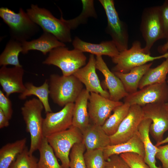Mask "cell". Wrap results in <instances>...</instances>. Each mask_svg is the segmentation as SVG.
I'll list each match as a JSON object with an SVG mask.
<instances>
[{
  "instance_id": "836d02e7",
  "label": "cell",
  "mask_w": 168,
  "mask_h": 168,
  "mask_svg": "<svg viewBox=\"0 0 168 168\" xmlns=\"http://www.w3.org/2000/svg\"><path fill=\"white\" fill-rule=\"evenodd\" d=\"M85 151L86 148L82 142L73 146L69 154L70 168H86L84 159Z\"/></svg>"
},
{
  "instance_id": "f546056e",
  "label": "cell",
  "mask_w": 168,
  "mask_h": 168,
  "mask_svg": "<svg viewBox=\"0 0 168 168\" xmlns=\"http://www.w3.org/2000/svg\"><path fill=\"white\" fill-rule=\"evenodd\" d=\"M38 150L40 153L38 168H63L58 163L54 152L49 144L46 138H43Z\"/></svg>"
},
{
  "instance_id": "60d3db41",
  "label": "cell",
  "mask_w": 168,
  "mask_h": 168,
  "mask_svg": "<svg viewBox=\"0 0 168 168\" xmlns=\"http://www.w3.org/2000/svg\"><path fill=\"white\" fill-rule=\"evenodd\" d=\"M159 52L162 54H164L168 51V41L163 45L159 46L157 48Z\"/></svg>"
},
{
  "instance_id": "d6a6232c",
  "label": "cell",
  "mask_w": 168,
  "mask_h": 168,
  "mask_svg": "<svg viewBox=\"0 0 168 168\" xmlns=\"http://www.w3.org/2000/svg\"><path fill=\"white\" fill-rule=\"evenodd\" d=\"M103 150V148H99L86 151L84 159L86 168H105L106 161Z\"/></svg>"
},
{
  "instance_id": "83f0119b",
  "label": "cell",
  "mask_w": 168,
  "mask_h": 168,
  "mask_svg": "<svg viewBox=\"0 0 168 168\" xmlns=\"http://www.w3.org/2000/svg\"><path fill=\"white\" fill-rule=\"evenodd\" d=\"M22 52L21 42L11 39L0 55V65L2 66L11 65L22 67L18 58L19 54Z\"/></svg>"
},
{
  "instance_id": "7a4b0ae2",
  "label": "cell",
  "mask_w": 168,
  "mask_h": 168,
  "mask_svg": "<svg viewBox=\"0 0 168 168\" xmlns=\"http://www.w3.org/2000/svg\"><path fill=\"white\" fill-rule=\"evenodd\" d=\"M49 81L50 97L55 103L61 107L74 103L84 89L83 84L73 75L52 74Z\"/></svg>"
},
{
  "instance_id": "2e32d148",
  "label": "cell",
  "mask_w": 168,
  "mask_h": 168,
  "mask_svg": "<svg viewBox=\"0 0 168 168\" xmlns=\"http://www.w3.org/2000/svg\"><path fill=\"white\" fill-rule=\"evenodd\" d=\"M24 73L22 67L2 66L0 69V84L7 97L13 93L21 94L24 91L25 87L23 82Z\"/></svg>"
},
{
  "instance_id": "74e56055",
  "label": "cell",
  "mask_w": 168,
  "mask_h": 168,
  "mask_svg": "<svg viewBox=\"0 0 168 168\" xmlns=\"http://www.w3.org/2000/svg\"><path fill=\"white\" fill-rule=\"evenodd\" d=\"M160 9L164 27V39L168 40V0H165L162 4L160 6Z\"/></svg>"
},
{
  "instance_id": "ba28073f",
  "label": "cell",
  "mask_w": 168,
  "mask_h": 168,
  "mask_svg": "<svg viewBox=\"0 0 168 168\" xmlns=\"http://www.w3.org/2000/svg\"><path fill=\"white\" fill-rule=\"evenodd\" d=\"M63 168H69V154L76 144L82 142V134L78 128L72 126L65 130L46 138Z\"/></svg>"
},
{
  "instance_id": "4316f807",
  "label": "cell",
  "mask_w": 168,
  "mask_h": 168,
  "mask_svg": "<svg viewBox=\"0 0 168 168\" xmlns=\"http://www.w3.org/2000/svg\"><path fill=\"white\" fill-rule=\"evenodd\" d=\"M168 73V58L156 67L148 70L140 80L138 88L140 89L148 85L166 82Z\"/></svg>"
},
{
  "instance_id": "9a60e30c",
  "label": "cell",
  "mask_w": 168,
  "mask_h": 168,
  "mask_svg": "<svg viewBox=\"0 0 168 168\" xmlns=\"http://www.w3.org/2000/svg\"><path fill=\"white\" fill-rule=\"evenodd\" d=\"M96 69V59L94 55L91 54L86 64L73 75L84 85L85 89L90 93H98L110 99L109 92L104 90L100 84Z\"/></svg>"
},
{
  "instance_id": "d6986e66",
  "label": "cell",
  "mask_w": 168,
  "mask_h": 168,
  "mask_svg": "<svg viewBox=\"0 0 168 168\" xmlns=\"http://www.w3.org/2000/svg\"><path fill=\"white\" fill-rule=\"evenodd\" d=\"M82 133V142L86 151L103 149L110 145V136L105 132L102 126L90 123Z\"/></svg>"
},
{
  "instance_id": "603a6c76",
  "label": "cell",
  "mask_w": 168,
  "mask_h": 168,
  "mask_svg": "<svg viewBox=\"0 0 168 168\" xmlns=\"http://www.w3.org/2000/svg\"><path fill=\"white\" fill-rule=\"evenodd\" d=\"M152 123L151 119L143 118L138 127V132L144 147V159L150 168H162L161 166H157L156 165V156L159 148L153 145L149 137V128Z\"/></svg>"
},
{
  "instance_id": "52a82bcc",
  "label": "cell",
  "mask_w": 168,
  "mask_h": 168,
  "mask_svg": "<svg viewBox=\"0 0 168 168\" xmlns=\"http://www.w3.org/2000/svg\"><path fill=\"white\" fill-rule=\"evenodd\" d=\"M140 30L145 42V52L151 54L150 50L157 40L164 39V29L160 6L144 8L141 16Z\"/></svg>"
},
{
  "instance_id": "6da1fadb",
  "label": "cell",
  "mask_w": 168,
  "mask_h": 168,
  "mask_svg": "<svg viewBox=\"0 0 168 168\" xmlns=\"http://www.w3.org/2000/svg\"><path fill=\"white\" fill-rule=\"evenodd\" d=\"M60 19L54 17L49 11L39 7L37 5L32 4L26 10V12L31 19L43 31L49 33L63 43L72 41L71 30L64 21L61 10Z\"/></svg>"
},
{
  "instance_id": "cb8c5ba5",
  "label": "cell",
  "mask_w": 168,
  "mask_h": 168,
  "mask_svg": "<svg viewBox=\"0 0 168 168\" xmlns=\"http://www.w3.org/2000/svg\"><path fill=\"white\" fill-rule=\"evenodd\" d=\"M152 64V63H147L135 68L127 73L113 72L121 80L127 92L132 93L138 91L140 80Z\"/></svg>"
},
{
  "instance_id": "1f68e13d",
  "label": "cell",
  "mask_w": 168,
  "mask_h": 168,
  "mask_svg": "<svg viewBox=\"0 0 168 168\" xmlns=\"http://www.w3.org/2000/svg\"><path fill=\"white\" fill-rule=\"evenodd\" d=\"M38 161L37 158L29 152L26 146L17 156L9 168H38Z\"/></svg>"
},
{
  "instance_id": "d590c367",
  "label": "cell",
  "mask_w": 168,
  "mask_h": 168,
  "mask_svg": "<svg viewBox=\"0 0 168 168\" xmlns=\"http://www.w3.org/2000/svg\"><path fill=\"white\" fill-rule=\"evenodd\" d=\"M105 168L131 167L119 155H115L111 156L106 161Z\"/></svg>"
},
{
  "instance_id": "3957f363",
  "label": "cell",
  "mask_w": 168,
  "mask_h": 168,
  "mask_svg": "<svg viewBox=\"0 0 168 168\" xmlns=\"http://www.w3.org/2000/svg\"><path fill=\"white\" fill-rule=\"evenodd\" d=\"M0 17L9 27L11 39L20 42L27 41L39 31V26L22 8L16 13L7 7H1Z\"/></svg>"
},
{
  "instance_id": "b9f144b4",
  "label": "cell",
  "mask_w": 168,
  "mask_h": 168,
  "mask_svg": "<svg viewBox=\"0 0 168 168\" xmlns=\"http://www.w3.org/2000/svg\"><path fill=\"white\" fill-rule=\"evenodd\" d=\"M168 143V136L166 138L163 139L162 141L160 142L159 143L156 144L155 145L156 147H158L161 146L163 144H165L166 143Z\"/></svg>"
},
{
  "instance_id": "8fae6325",
  "label": "cell",
  "mask_w": 168,
  "mask_h": 168,
  "mask_svg": "<svg viewBox=\"0 0 168 168\" xmlns=\"http://www.w3.org/2000/svg\"><path fill=\"white\" fill-rule=\"evenodd\" d=\"M142 107L144 118L152 121L149 133L157 144L163 139L164 133L168 130V111L165 103H151Z\"/></svg>"
},
{
  "instance_id": "7c38bea8",
  "label": "cell",
  "mask_w": 168,
  "mask_h": 168,
  "mask_svg": "<svg viewBox=\"0 0 168 168\" xmlns=\"http://www.w3.org/2000/svg\"><path fill=\"white\" fill-rule=\"evenodd\" d=\"M142 107L137 105H130L128 114L113 135L110 136V145L125 142L138 132V126L143 119Z\"/></svg>"
},
{
  "instance_id": "44dd1931",
  "label": "cell",
  "mask_w": 168,
  "mask_h": 168,
  "mask_svg": "<svg viewBox=\"0 0 168 168\" xmlns=\"http://www.w3.org/2000/svg\"><path fill=\"white\" fill-rule=\"evenodd\" d=\"M90 93L84 88L74 103L72 126L82 133L89 126L90 119L88 110V103Z\"/></svg>"
},
{
  "instance_id": "7bdbcfd3",
  "label": "cell",
  "mask_w": 168,
  "mask_h": 168,
  "mask_svg": "<svg viewBox=\"0 0 168 168\" xmlns=\"http://www.w3.org/2000/svg\"><path fill=\"white\" fill-rule=\"evenodd\" d=\"M165 105L166 109L168 111V102L165 103Z\"/></svg>"
},
{
  "instance_id": "ffe728a7",
  "label": "cell",
  "mask_w": 168,
  "mask_h": 168,
  "mask_svg": "<svg viewBox=\"0 0 168 168\" xmlns=\"http://www.w3.org/2000/svg\"><path fill=\"white\" fill-rule=\"evenodd\" d=\"M103 155L105 160L111 156L128 152L138 154L144 158L145 152L143 143L138 132L127 141L115 145H110L103 148Z\"/></svg>"
},
{
  "instance_id": "7402d4cb",
  "label": "cell",
  "mask_w": 168,
  "mask_h": 168,
  "mask_svg": "<svg viewBox=\"0 0 168 168\" xmlns=\"http://www.w3.org/2000/svg\"><path fill=\"white\" fill-rule=\"evenodd\" d=\"M21 43L23 54H27L30 50H37L45 55L55 48L66 46L64 43L59 41L53 35L44 31L39 38Z\"/></svg>"
},
{
  "instance_id": "d4e9b609",
  "label": "cell",
  "mask_w": 168,
  "mask_h": 168,
  "mask_svg": "<svg viewBox=\"0 0 168 168\" xmlns=\"http://www.w3.org/2000/svg\"><path fill=\"white\" fill-rule=\"evenodd\" d=\"M26 138L7 143L0 149V168H9L17 156L26 147Z\"/></svg>"
},
{
  "instance_id": "e0dca14e",
  "label": "cell",
  "mask_w": 168,
  "mask_h": 168,
  "mask_svg": "<svg viewBox=\"0 0 168 168\" xmlns=\"http://www.w3.org/2000/svg\"><path fill=\"white\" fill-rule=\"evenodd\" d=\"M96 69L100 71L104 77L110 99L118 101L127 96L128 93L126 91L121 80L109 69L102 56H96Z\"/></svg>"
},
{
  "instance_id": "9c48e42d",
  "label": "cell",
  "mask_w": 168,
  "mask_h": 168,
  "mask_svg": "<svg viewBox=\"0 0 168 168\" xmlns=\"http://www.w3.org/2000/svg\"><path fill=\"white\" fill-rule=\"evenodd\" d=\"M105 12L107 33L112 38L119 52L128 49L129 35L127 24L119 16L113 0H99Z\"/></svg>"
},
{
  "instance_id": "ab89813d",
  "label": "cell",
  "mask_w": 168,
  "mask_h": 168,
  "mask_svg": "<svg viewBox=\"0 0 168 168\" xmlns=\"http://www.w3.org/2000/svg\"><path fill=\"white\" fill-rule=\"evenodd\" d=\"M9 120L2 110L0 109V128L8 127L9 125Z\"/></svg>"
},
{
  "instance_id": "4fadbf2b",
  "label": "cell",
  "mask_w": 168,
  "mask_h": 168,
  "mask_svg": "<svg viewBox=\"0 0 168 168\" xmlns=\"http://www.w3.org/2000/svg\"><path fill=\"white\" fill-rule=\"evenodd\" d=\"M123 103L112 100L98 93H90L88 103L90 121L92 124L102 126L111 112Z\"/></svg>"
},
{
  "instance_id": "ac0fdd59",
  "label": "cell",
  "mask_w": 168,
  "mask_h": 168,
  "mask_svg": "<svg viewBox=\"0 0 168 168\" xmlns=\"http://www.w3.org/2000/svg\"><path fill=\"white\" fill-rule=\"evenodd\" d=\"M72 44L74 49L83 53H89L96 56L105 55L112 58L117 56L120 52L112 40L94 44L85 42L76 36Z\"/></svg>"
},
{
  "instance_id": "277c9868",
  "label": "cell",
  "mask_w": 168,
  "mask_h": 168,
  "mask_svg": "<svg viewBox=\"0 0 168 168\" xmlns=\"http://www.w3.org/2000/svg\"><path fill=\"white\" fill-rule=\"evenodd\" d=\"M43 109L42 103L35 98L26 100L21 109L26 131L30 135L29 152L31 154L38 150L44 138L42 133L44 119L42 116Z\"/></svg>"
},
{
  "instance_id": "ee69618b",
  "label": "cell",
  "mask_w": 168,
  "mask_h": 168,
  "mask_svg": "<svg viewBox=\"0 0 168 168\" xmlns=\"http://www.w3.org/2000/svg\"><path fill=\"white\" fill-rule=\"evenodd\" d=\"M167 82L168 83V80L167 81Z\"/></svg>"
},
{
  "instance_id": "5bb4252c",
  "label": "cell",
  "mask_w": 168,
  "mask_h": 168,
  "mask_svg": "<svg viewBox=\"0 0 168 168\" xmlns=\"http://www.w3.org/2000/svg\"><path fill=\"white\" fill-rule=\"evenodd\" d=\"M74 103H70L56 112L46 113L44 119L42 133L44 137L69 128L72 126L73 112Z\"/></svg>"
},
{
  "instance_id": "f35d334b",
  "label": "cell",
  "mask_w": 168,
  "mask_h": 168,
  "mask_svg": "<svg viewBox=\"0 0 168 168\" xmlns=\"http://www.w3.org/2000/svg\"><path fill=\"white\" fill-rule=\"evenodd\" d=\"M158 147L159 151L156 158L161 163L162 168H168V144Z\"/></svg>"
},
{
  "instance_id": "30bf717a",
  "label": "cell",
  "mask_w": 168,
  "mask_h": 168,
  "mask_svg": "<svg viewBox=\"0 0 168 168\" xmlns=\"http://www.w3.org/2000/svg\"><path fill=\"white\" fill-rule=\"evenodd\" d=\"M124 103L142 107L151 103H166L168 101L167 82L147 86L124 98Z\"/></svg>"
},
{
  "instance_id": "5b68a950",
  "label": "cell",
  "mask_w": 168,
  "mask_h": 168,
  "mask_svg": "<svg viewBox=\"0 0 168 168\" xmlns=\"http://www.w3.org/2000/svg\"><path fill=\"white\" fill-rule=\"evenodd\" d=\"M168 58V52L158 56H151L145 52L139 41L135 40L129 49L120 52L117 56L112 58V62L116 65L111 71L127 73L132 69L149 62Z\"/></svg>"
},
{
  "instance_id": "4dcf8cb0",
  "label": "cell",
  "mask_w": 168,
  "mask_h": 168,
  "mask_svg": "<svg viewBox=\"0 0 168 168\" xmlns=\"http://www.w3.org/2000/svg\"><path fill=\"white\" fill-rule=\"evenodd\" d=\"M82 9L81 13L76 17L69 20L64 19L68 26L71 30L77 28L80 25L86 24L89 17L96 18L97 14L93 0H82Z\"/></svg>"
},
{
  "instance_id": "8d00e7d4",
  "label": "cell",
  "mask_w": 168,
  "mask_h": 168,
  "mask_svg": "<svg viewBox=\"0 0 168 168\" xmlns=\"http://www.w3.org/2000/svg\"><path fill=\"white\" fill-rule=\"evenodd\" d=\"M0 109L9 120L11 119L13 113L11 101L1 90H0Z\"/></svg>"
},
{
  "instance_id": "8992f818",
  "label": "cell",
  "mask_w": 168,
  "mask_h": 168,
  "mask_svg": "<svg viewBox=\"0 0 168 168\" xmlns=\"http://www.w3.org/2000/svg\"><path fill=\"white\" fill-rule=\"evenodd\" d=\"M86 60V55L80 51L74 49L70 50L65 46H61L52 50L43 63L56 66L61 69L63 75L68 76L85 66Z\"/></svg>"
},
{
  "instance_id": "f1b7e54d",
  "label": "cell",
  "mask_w": 168,
  "mask_h": 168,
  "mask_svg": "<svg viewBox=\"0 0 168 168\" xmlns=\"http://www.w3.org/2000/svg\"><path fill=\"white\" fill-rule=\"evenodd\" d=\"M130 105L124 103L116 107L102 126V128L109 136L115 133L122 122L128 114Z\"/></svg>"
},
{
  "instance_id": "e575fe53",
  "label": "cell",
  "mask_w": 168,
  "mask_h": 168,
  "mask_svg": "<svg viewBox=\"0 0 168 168\" xmlns=\"http://www.w3.org/2000/svg\"><path fill=\"white\" fill-rule=\"evenodd\" d=\"M119 155L131 168H150L145 162L144 158L137 153L128 152Z\"/></svg>"
},
{
  "instance_id": "484cf974",
  "label": "cell",
  "mask_w": 168,
  "mask_h": 168,
  "mask_svg": "<svg viewBox=\"0 0 168 168\" xmlns=\"http://www.w3.org/2000/svg\"><path fill=\"white\" fill-rule=\"evenodd\" d=\"M25 90L19 96L20 99L25 100L28 96L35 95L42 103L46 113L52 112L49 101V82L47 80L40 86H36L30 82L25 83Z\"/></svg>"
}]
</instances>
